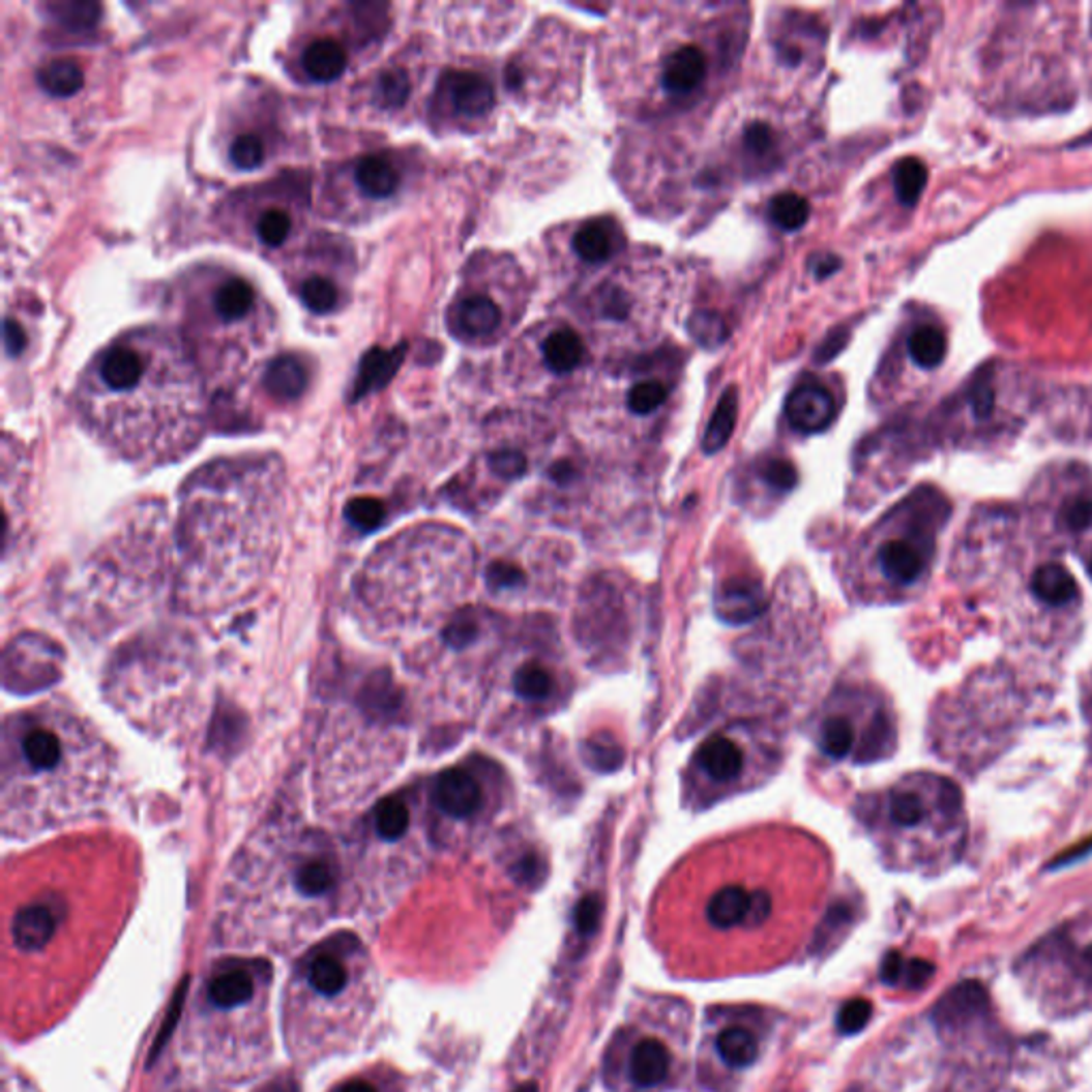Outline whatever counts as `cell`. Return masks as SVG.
Instances as JSON below:
<instances>
[{"label":"cell","mask_w":1092,"mask_h":1092,"mask_svg":"<svg viewBox=\"0 0 1092 1092\" xmlns=\"http://www.w3.org/2000/svg\"><path fill=\"white\" fill-rule=\"evenodd\" d=\"M285 472L273 456H233L197 470L175 525V602L216 615L263 585L282 542Z\"/></svg>","instance_id":"6da1fadb"},{"label":"cell","mask_w":1092,"mask_h":1092,"mask_svg":"<svg viewBox=\"0 0 1092 1092\" xmlns=\"http://www.w3.org/2000/svg\"><path fill=\"white\" fill-rule=\"evenodd\" d=\"M78 408L86 427L135 464H165L201 436V376L173 333L146 327L105 346L84 372Z\"/></svg>","instance_id":"7a4b0ae2"},{"label":"cell","mask_w":1092,"mask_h":1092,"mask_svg":"<svg viewBox=\"0 0 1092 1092\" xmlns=\"http://www.w3.org/2000/svg\"><path fill=\"white\" fill-rule=\"evenodd\" d=\"M342 845L321 830L275 820L237 856L220 922L231 943L293 947L340 911L346 888Z\"/></svg>","instance_id":"3957f363"},{"label":"cell","mask_w":1092,"mask_h":1092,"mask_svg":"<svg viewBox=\"0 0 1092 1092\" xmlns=\"http://www.w3.org/2000/svg\"><path fill=\"white\" fill-rule=\"evenodd\" d=\"M0 816L7 836L28 838L86 818L105 800L114 758L98 732L54 704L3 726Z\"/></svg>","instance_id":"277c9868"},{"label":"cell","mask_w":1092,"mask_h":1092,"mask_svg":"<svg viewBox=\"0 0 1092 1092\" xmlns=\"http://www.w3.org/2000/svg\"><path fill=\"white\" fill-rule=\"evenodd\" d=\"M376 1005V981L359 939L335 935L295 965L287 988V1037L303 1061L346 1050Z\"/></svg>","instance_id":"5b68a950"},{"label":"cell","mask_w":1092,"mask_h":1092,"mask_svg":"<svg viewBox=\"0 0 1092 1092\" xmlns=\"http://www.w3.org/2000/svg\"><path fill=\"white\" fill-rule=\"evenodd\" d=\"M271 971L265 961H225L199 988L186 1027V1052L207 1071L225 1078L250 1073L267 1054V999Z\"/></svg>","instance_id":"8992f818"},{"label":"cell","mask_w":1092,"mask_h":1092,"mask_svg":"<svg viewBox=\"0 0 1092 1092\" xmlns=\"http://www.w3.org/2000/svg\"><path fill=\"white\" fill-rule=\"evenodd\" d=\"M450 536L440 527H416L380 544L355 583L361 621L378 637L402 641V633L425 625L440 609L442 572Z\"/></svg>","instance_id":"52a82bcc"},{"label":"cell","mask_w":1092,"mask_h":1092,"mask_svg":"<svg viewBox=\"0 0 1092 1092\" xmlns=\"http://www.w3.org/2000/svg\"><path fill=\"white\" fill-rule=\"evenodd\" d=\"M400 738L393 732V709L376 704L352 707L337 717L321 756V792L333 804L363 800L386 779L384 770L400 762Z\"/></svg>","instance_id":"ba28073f"},{"label":"cell","mask_w":1092,"mask_h":1092,"mask_svg":"<svg viewBox=\"0 0 1092 1092\" xmlns=\"http://www.w3.org/2000/svg\"><path fill=\"white\" fill-rule=\"evenodd\" d=\"M197 316H207L214 323V329H209L211 335H239L243 331L255 335L257 323L261 321V299L248 279L223 273L205 291V307Z\"/></svg>","instance_id":"9c48e42d"},{"label":"cell","mask_w":1092,"mask_h":1092,"mask_svg":"<svg viewBox=\"0 0 1092 1092\" xmlns=\"http://www.w3.org/2000/svg\"><path fill=\"white\" fill-rule=\"evenodd\" d=\"M64 905L56 898L34 901L18 909L11 922V939L22 956L43 954L56 939L64 920Z\"/></svg>","instance_id":"30bf717a"},{"label":"cell","mask_w":1092,"mask_h":1092,"mask_svg":"<svg viewBox=\"0 0 1092 1092\" xmlns=\"http://www.w3.org/2000/svg\"><path fill=\"white\" fill-rule=\"evenodd\" d=\"M432 802L444 818L464 822L480 811L484 802L482 786L470 770L462 766L446 768L434 781Z\"/></svg>","instance_id":"8fae6325"},{"label":"cell","mask_w":1092,"mask_h":1092,"mask_svg":"<svg viewBox=\"0 0 1092 1092\" xmlns=\"http://www.w3.org/2000/svg\"><path fill=\"white\" fill-rule=\"evenodd\" d=\"M836 414L832 393L820 382H802L786 402V416L790 425L800 434L824 432Z\"/></svg>","instance_id":"7c38bea8"},{"label":"cell","mask_w":1092,"mask_h":1092,"mask_svg":"<svg viewBox=\"0 0 1092 1092\" xmlns=\"http://www.w3.org/2000/svg\"><path fill=\"white\" fill-rule=\"evenodd\" d=\"M768 604L764 585L756 577H732L715 593L717 617L730 625L758 619Z\"/></svg>","instance_id":"4fadbf2b"},{"label":"cell","mask_w":1092,"mask_h":1092,"mask_svg":"<svg viewBox=\"0 0 1092 1092\" xmlns=\"http://www.w3.org/2000/svg\"><path fill=\"white\" fill-rule=\"evenodd\" d=\"M450 108L466 118H482L493 110L496 92L486 78L474 70H448L440 82Z\"/></svg>","instance_id":"5bb4252c"},{"label":"cell","mask_w":1092,"mask_h":1092,"mask_svg":"<svg viewBox=\"0 0 1092 1092\" xmlns=\"http://www.w3.org/2000/svg\"><path fill=\"white\" fill-rule=\"evenodd\" d=\"M696 766L707 774L715 784H726L736 779L743 770V751L732 738L724 734H713L704 741L696 756Z\"/></svg>","instance_id":"9a60e30c"},{"label":"cell","mask_w":1092,"mask_h":1092,"mask_svg":"<svg viewBox=\"0 0 1092 1092\" xmlns=\"http://www.w3.org/2000/svg\"><path fill=\"white\" fill-rule=\"evenodd\" d=\"M450 323L456 335L480 340L500 327L502 312L493 299L484 295H470L454 305Z\"/></svg>","instance_id":"2e32d148"},{"label":"cell","mask_w":1092,"mask_h":1092,"mask_svg":"<svg viewBox=\"0 0 1092 1092\" xmlns=\"http://www.w3.org/2000/svg\"><path fill=\"white\" fill-rule=\"evenodd\" d=\"M707 78V56L696 46H683L666 58L661 86L671 94H689Z\"/></svg>","instance_id":"e0dca14e"},{"label":"cell","mask_w":1092,"mask_h":1092,"mask_svg":"<svg viewBox=\"0 0 1092 1092\" xmlns=\"http://www.w3.org/2000/svg\"><path fill=\"white\" fill-rule=\"evenodd\" d=\"M756 903V892H749L743 886H726L715 892L707 907V918L711 926L719 931H730L736 926L749 924L751 911Z\"/></svg>","instance_id":"ac0fdd59"},{"label":"cell","mask_w":1092,"mask_h":1092,"mask_svg":"<svg viewBox=\"0 0 1092 1092\" xmlns=\"http://www.w3.org/2000/svg\"><path fill=\"white\" fill-rule=\"evenodd\" d=\"M985 1005H988V997H985L983 985L979 981H963L937 1003L935 1020L941 1027H956L965 1020L979 1015Z\"/></svg>","instance_id":"d6986e66"},{"label":"cell","mask_w":1092,"mask_h":1092,"mask_svg":"<svg viewBox=\"0 0 1092 1092\" xmlns=\"http://www.w3.org/2000/svg\"><path fill=\"white\" fill-rule=\"evenodd\" d=\"M673 1056L661 1041L657 1039H643L633 1045L629 1054V1078L631 1082L641 1088L657 1086L666 1080L668 1071H671Z\"/></svg>","instance_id":"ffe728a7"},{"label":"cell","mask_w":1092,"mask_h":1092,"mask_svg":"<svg viewBox=\"0 0 1092 1092\" xmlns=\"http://www.w3.org/2000/svg\"><path fill=\"white\" fill-rule=\"evenodd\" d=\"M574 253L585 263H607L621 248V233L611 220H591L574 235Z\"/></svg>","instance_id":"44dd1931"},{"label":"cell","mask_w":1092,"mask_h":1092,"mask_svg":"<svg viewBox=\"0 0 1092 1092\" xmlns=\"http://www.w3.org/2000/svg\"><path fill=\"white\" fill-rule=\"evenodd\" d=\"M355 184L370 199H389L400 190L402 173L386 156H363L355 165Z\"/></svg>","instance_id":"7402d4cb"},{"label":"cell","mask_w":1092,"mask_h":1092,"mask_svg":"<svg viewBox=\"0 0 1092 1092\" xmlns=\"http://www.w3.org/2000/svg\"><path fill=\"white\" fill-rule=\"evenodd\" d=\"M877 561L882 572L898 585L918 581L924 570V553L907 540H890L882 544Z\"/></svg>","instance_id":"603a6c76"},{"label":"cell","mask_w":1092,"mask_h":1092,"mask_svg":"<svg viewBox=\"0 0 1092 1092\" xmlns=\"http://www.w3.org/2000/svg\"><path fill=\"white\" fill-rule=\"evenodd\" d=\"M348 64L346 50L335 39H316L301 54V66L309 80L329 84L342 78Z\"/></svg>","instance_id":"cb8c5ba5"},{"label":"cell","mask_w":1092,"mask_h":1092,"mask_svg":"<svg viewBox=\"0 0 1092 1092\" xmlns=\"http://www.w3.org/2000/svg\"><path fill=\"white\" fill-rule=\"evenodd\" d=\"M263 384L275 400L293 402L307 389V370L297 357H277L267 365Z\"/></svg>","instance_id":"d4e9b609"},{"label":"cell","mask_w":1092,"mask_h":1092,"mask_svg":"<svg viewBox=\"0 0 1092 1092\" xmlns=\"http://www.w3.org/2000/svg\"><path fill=\"white\" fill-rule=\"evenodd\" d=\"M412 824V808L404 796H391L378 802L367 822L372 834L382 843L397 845L406 838Z\"/></svg>","instance_id":"484cf974"},{"label":"cell","mask_w":1092,"mask_h":1092,"mask_svg":"<svg viewBox=\"0 0 1092 1092\" xmlns=\"http://www.w3.org/2000/svg\"><path fill=\"white\" fill-rule=\"evenodd\" d=\"M544 365L555 374H568L577 370L585 359V344L579 333L570 329H559L551 333L542 344Z\"/></svg>","instance_id":"4316f807"},{"label":"cell","mask_w":1092,"mask_h":1092,"mask_svg":"<svg viewBox=\"0 0 1092 1092\" xmlns=\"http://www.w3.org/2000/svg\"><path fill=\"white\" fill-rule=\"evenodd\" d=\"M1033 593L1050 607L1071 602L1078 593V583L1071 572L1059 563H1045L1033 577Z\"/></svg>","instance_id":"83f0119b"},{"label":"cell","mask_w":1092,"mask_h":1092,"mask_svg":"<svg viewBox=\"0 0 1092 1092\" xmlns=\"http://www.w3.org/2000/svg\"><path fill=\"white\" fill-rule=\"evenodd\" d=\"M84 68L68 58H56L43 64L37 73L39 86L58 98L73 96L84 88Z\"/></svg>","instance_id":"f1b7e54d"},{"label":"cell","mask_w":1092,"mask_h":1092,"mask_svg":"<svg viewBox=\"0 0 1092 1092\" xmlns=\"http://www.w3.org/2000/svg\"><path fill=\"white\" fill-rule=\"evenodd\" d=\"M736 416H738V393L734 386H730V389L721 395L709 425H707V432H704L702 436V450L707 454H715L719 452L732 438L734 434V427H736Z\"/></svg>","instance_id":"f546056e"},{"label":"cell","mask_w":1092,"mask_h":1092,"mask_svg":"<svg viewBox=\"0 0 1092 1092\" xmlns=\"http://www.w3.org/2000/svg\"><path fill=\"white\" fill-rule=\"evenodd\" d=\"M909 357L924 370H935L941 365L947 352L945 333L937 327H920L909 337Z\"/></svg>","instance_id":"4dcf8cb0"},{"label":"cell","mask_w":1092,"mask_h":1092,"mask_svg":"<svg viewBox=\"0 0 1092 1092\" xmlns=\"http://www.w3.org/2000/svg\"><path fill=\"white\" fill-rule=\"evenodd\" d=\"M717 1052L730 1067L743 1069L756 1063L758 1041L747 1029L734 1027L717 1037Z\"/></svg>","instance_id":"1f68e13d"},{"label":"cell","mask_w":1092,"mask_h":1092,"mask_svg":"<svg viewBox=\"0 0 1092 1092\" xmlns=\"http://www.w3.org/2000/svg\"><path fill=\"white\" fill-rule=\"evenodd\" d=\"M928 182L926 165L918 158H903L894 167V190L903 205L911 207L920 201Z\"/></svg>","instance_id":"d6a6232c"},{"label":"cell","mask_w":1092,"mask_h":1092,"mask_svg":"<svg viewBox=\"0 0 1092 1092\" xmlns=\"http://www.w3.org/2000/svg\"><path fill=\"white\" fill-rule=\"evenodd\" d=\"M808 214H811V205L808 201L796 193H784L772 197L768 203V216L770 220L784 231H798L806 225Z\"/></svg>","instance_id":"836d02e7"},{"label":"cell","mask_w":1092,"mask_h":1092,"mask_svg":"<svg viewBox=\"0 0 1092 1092\" xmlns=\"http://www.w3.org/2000/svg\"><path fill=\"white\" fill-rule=\"evenodd\" d=\"M512 687H514V693L525 702H542L553 693L555 683L544 666L536 661H527L517 671L512 679Z\"/></svg>","instance_id":"e575fe53"},{"label":"cell","mask_w":1092,"mask_h":1092,"mask_svg":"<svg viewBox=\"0 0 1092 1092\" xmlns=\"http://www.w3.org/2000/svg\"><path fill=\"white\" fill-rule=\"evenodd\" d=\"M301 303L314 314H329L340 303V291L335 282L325 275H309L299 285Z\"/></svg>","instance_id":"d590c367"},{"label":"cell","mask_w":1092,"mask_h":1092,"mask_svg":"<svg viewBox=\"0 0 1092 1092\" xmlns=\"http://www.w3.org/2000/svg\"><path fill=\"white\" fill-rule=\"evenodd\" d=\"M854 738L856 734L850 719H845L843 715H832L822 724L820 747L828 758L840 760L852 751Z\"/></svg>","instance_id":"8d00e7d4"},{"label":"cell","mask_w":1092,"mask_h":1092,"mask_svg":"<svg viewBox=\"0 0 1092 1092\" xmlns=\"http://www.w3.org/2000/svg\"><path fill=\"white\" fill-rule=\"evenodd\" d=\"M255 231L259 241L267 248H279L293 233V216L285 207H267L259 214Z\"/></svg>","instance_id":"74e56055"},{"label":"cell","mask_w":1092,"mask_h":1092,"mask_svg":"<svg viewBox=\"0 0 1092 1092\" xmlns=\"http://www.w3.org/2000/svg\"><path fill=\"white\" fill-rule=\"evenodd\" d=\"M890 820L901 828H913L926 818L922 798L911 790H894L888 800Z\"/></svg>","instance_id":"f35d334b"},{"label":"cell","mask_w":1092,"mask_h":1092,"mask_svg":"<svg viewBox=\"0 0 1092 1092\" xmlns=\"http://www.w3.org/2000/svg\"><path fill=\"white\" fill-rule=\"evenodd\" d=\"M689 333L702 348L711 350L730 337L726 321L715 312H696L689 319Z\"/></svg>","instance_id":"ab89813d"},{"label":"cell","mask_w":1092,"mask_h":1092,"mask_svg":"<svg viewBox=\"0 0 1092 1092\" xmlns=\"http://www.w3.org/2000/svg\"><path fill=\"white\" fill-rule=\"evenodd\" d=\"M666 400H668L666 386L657 380H647V382H639L637 386H631V391L627 393V408L633 414L647 416L655 412L657 408H661Z\"/></svg>","instance_id":"60d3db41"},{"label":"cell","mask_w":1092,"mask_h":1092,"mask_svg":"<svg viewBox=\"0 0 1092 1092\" xmlns=\"http://www.w3.org/2000/svg\"><path fill=\"white\" fill-rule=\"evenodd\" d=\"M231 163L241 171H253L263 165L265 160V144L259 135L243 132L235 137V141L229 148Z\"/></svg>","instance_id":"b9f144b4"},{"label":"cell","mask_w":1092,"mask_h":1092,"mask_svg":"<svg viewBox=\"0 0 1092 1092\" xmlns=\"http://www.w3.org/2000/svg\"><path fill=\"white\" fill-rule=\"evenodd\" d=\"M410 94V80L404 70H386L378 82V98L384 108H400Z\"/></svg>","instance_id":"7bdbcfd3"},{"label":"cell","mask_w":1092,"mask_h":1092,"mask_svg":"<svg viewBox=\"0 0 1092 1092\" xmlns=\"http://www.w3.org/2000/svg\"><path fill=\"white\" fill-rule=\"evenodd\" d=\"M873 1015V1005L866 999H852L845 1003L836 1015V1027L843 1035L860 1033Z\"/></svg>","instance_id":"ee69618b"},{"label":"cell","mask_w":1092,"mask_h":1092,"mask_svg":"<svg viewBox=\"0 0 1092 1092\" xmlns=\"http://www.w3.org/2000/svg\"><path fill=\"white\" fill-rule=\"evenodd\" d=\"M587 749V762L600 772H613L623 762V751L615 741H604V738H591L585 745Z\"/></svg>","instance_id":"f6af8a7d"},{"label":"cell","mask_w":1092,"mask_h":1092,"mask_svg":"<svg viewBox=\"0 0 1092 1092\" xmlns=\"http://www.w3.org/2000/svg\"><path fill=\"white\" fill-rule=\"evenodd\" d=\"M489 468L504 480H514L527 472V460L514 448H502L489 456Z\"/></svg>","instance_id":"bcb514c9"},{"label":"cell","mask_w":1092,"mask_h":1092,"mask_svg":"<svg viewBox=\"0 0 1092 1092\" xmlns=\"http://www.w3.org/2000/svg\"><path fill=\"white\" fill-rule=\"evenodd\" d=\"M331 1092H402L391 1075H355L344 1080Z\"/></svg>","instance_id":"7dc6e473"},{"label":"cell","mask_w":1092,"mask_h":1092,"mask_svg":"<svg viewBox=\"0 0 1092 1092\" xmlns=\"http://www.w3.org/2000/svg\"><path fill=\"white\" fill-rule=\"evenodd\" d=\"M602 898L597 894L585 896L574 911V922L581 935H593L602 920Z\"/></svg>","instance_id":"c3c4849f"},{"label":"cell","mask_w":1092,"mask_h":1092,"mask_svg":"<svg viewBox=\"0 0 1092 1092\" xmlns=\"http://www.w3.org/2000/svg\"><path fill=\"white\" fill-rule=\"evenodd\" d=\"M762 478L772 486V489H779V491H792L798 482V472L796 468L786 462V460H770L768 464H764L762 468Z\"/></svg>","instance_id":"681fc988"},{"label":"cell","mask_w":1092,"mask_h":1092,"mask_svg":"<svg viewBox=\"0 0 1092 1092\" xmlns=\"http://www.w3.org/2000/svg\"><path fill=\"white\" fill-rule=\"evenodd\" d=\"M971 408L977 418H988L995 410V389L988 376H979L971 389Z\"/></svg>","instance_id":"f907efd6"},{"label":"cell","mask_w":1092,"mask_h":1092,"mask_svg":"<svg viewBox=\"0 0 1092 1092\" xmlns=\"http://www.w3.org/2000/svg\"><path fill=\"white\" fill-rule=\"evenodd\" d=\"M486 579H489V585L493 589H514V587H521L525 583L523 570L512 566V563H506V561L493 563V566L486 572Z\"/></svg>","instance_id":"816d5d0a"},{"label":"cell","mask_w":1092,"mask_h":1092,"mask_svg":"<svg viewBox=\"0 0 1092 1092\" xmlns=\"http://www.w3.org/2000/svg\"><path fill=\"white\" fill-rule=\"evenodd\" d=\"M1063 521L1067 523L1069 530L1082 532L1086 527L1092 525V500L1090 498H1078L1069 502L1063 510Z\"/></svg>","instance_id":"f5cc1de1"},{"label":"cell","mask_w":1092,"mask_h":1092,"mask_svg":"<svg viewBox=\"0 0 1092 1092\" xmlns=\"http://www.w3.org/2000/svg\"><path fill=\"white\" fill-rule=\"evenodd\" d=\"M348 517L365 530H372L382 519V506L376 500H357L348 506Z\"/></svg>","instance_id":"db71d44e"},{"label":"cell","mask_w":1092,"mask_h":1092,"mask_svg":"<svg viewBox=\"0 0 1092 1092\" xmlns=\"http://www.w3.org/2000/svg\"><path fill=\"white\" fill-rule=\"evenodd\" d=\"M935 975V965L928 963V961H922V958H913L905 965V973H903V981L907 988H913L918 991L922 988V985H926Z\"/></svg>","instance_id":"11a10c76"},{"label":"cell","mask_w":1092,"mask_h":1092,"mask_svg":"<svg viewBox=\"0 0 1092 1092\" xmlns=\"http://www.w3.org/2000/svg\"><path fill=\"white\" fill-rule=\"evenodd\" d=\"M905 965H907V961L898 952H890V954H886V958L882 963V969H879V977H882V981L886 985H896V983L903 981Z\"/></svg>","instance_id":"9f6ffc18"},{"label":"cell","mask_w":1092,"mask_h":1092,"mask_svg":"<svg viewBox=\"0 0 1092 1092\" xmlns=\"http://www.w3.org/2000/svg\"><path fill=\"white\" fill-rule=\"evenodd\" d=\"M772 130L770 126L766 124H751L747 130H745V144L747 148H751L754 152H766L770 146H772Z\"/></svg>","instance_id":"6f0895ef"},{"label":"cell","mask_w":1092,"mask_h":1092,"mask_svg":"<svg viewBox=\"0 0 1092 1092\" xmlns=\"http://www.w3.org/2000/svg\"><path fill=\"white\" fill-rule=\"evenodd\" d=\"M5 346H7V352H9L11 357H18L20 352L24 350V346H26L24 329L11 319L5 321Z\"/></svg>","instance_id":"680465c9"},{"label":"cell","mask_w":1092,"mask_h":1092,"mask_svg":"<svg viewBox=\"0 0 1092 1092\" xmlns=\"http://www.w3.org/2000/svg\"><path fill=\"white\" fill-rule=\"evenodd\" d=\"M814 269V275L818 279H824L828 275H832L836 269H840V259H836L834 255H822V257H814V261L808 263Z\"/></svg>","instance_id":"91938a15"},{"label":"cell","mask_w":1092,"mask_h":1092,"mask_svg":"<svg viewBox=\"0 0 1092 1092\" xmlns=\"http://www.w3.org/2000/svg\"><path fill=\"white\" fill-rule=\"evenodd\" d=\"M1088 852H1092V838H1090V840H1086V843H1082V845H1078V848H1073V850L1065 852V854H1063L1061 858H1056V860L1052 862V866H1063V864H1069V862L1078 860L1080 856H1084V854H1088Z\"/></svg>","instance_id":"94428289"},{"label":"cell","mask_w":1092,"mask_h":1092,"mask_svg":"<svg viewBox=\"0 0 1092 1092\" xmlns=\"http://www.w3.org/2000/svg\"><path fill=\"white\" fill-rule=\"evenodd\" d=\"M551 476L555 482L559 484H566L570 478H572V466L568 462H559L557 466H553L551 470Z\"/></svg>","instance_id":"6125c7cd"},{"label":"cell","mask_w":1092,"mask_h":1092,"mask_svg":"<svg viewBox=\"0 0 1092 1092\" xmlns=\"http://www.w3.org/2000/svg\"><path fill=\"white\" fill-rule=\"evenodd\" d=\"M263 1092H297L289 1082H279V1084H271L267 1086Z\"/></svg>","instance_id":"be15d7a7"},{"label":"cell","mask_w":1092,"mask_h":1092,"mask_svg":"<svg viewBox=\"0 0 1092 1092\" xmlns=\"http://www.w3.org/2000/svg\"><path fill=\"white\" fill-rule=\"evenodd\" d=\"M1090 574H1092V563H1090Z\"/></svg>","instance_id":"e7e4bbea"}]
</instances>
